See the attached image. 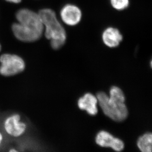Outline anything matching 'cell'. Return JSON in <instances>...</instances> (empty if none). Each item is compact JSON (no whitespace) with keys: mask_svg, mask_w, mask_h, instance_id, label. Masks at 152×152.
<instances>
[{"mask_svg":"<svg viewBox=\"0 0 152 152\" xmlns=\"http://www.w3.org/2000/svg\"><path fill=\"white\" fill-rule=\"evenodd\" d=\"M16 17L19 23L25 27L42 35L44 26L39 13L28 9H21L17 12Z\"/></svg>","mask_w":152,"mask_h":152,"instance_id":"cell-4","label":"cell"},{"mask_svg":"<svg viewBox=\"0 0 152 152\" xmlns=\"http://www.w3.org/2000/svg\"><path fill=\"white\" fill-rule=\"evenodd\" d=\"M4 139V137H3V134L1 133V131L0 130V145H1Z\"/></svg>","mask_w":152,"mask_h":152,"instance_id":"cell-14","label":"cell"},{"mask_svg":"<svg viewBox=\"0 0 152 152\" xmlns=\"http://www.w3.org/2000/svg\"><path fill=\"white\" fill-rule=\"evenodd\" d=\"M1 44H0V51H1Z\"/></svg>","mask_w":152,"mask_h":152,"instance_id":"cell-16","label":"cell"},{"mask_svg":"<svg viewBox=\"0 0 152 152\" xmlns=\"http://www.w3.org/2000/svg\"><path fill=\"white\" fill-rule=\"evenodd\" d=\"M4 128L8 135L13 137H19L26 132L27 126L25 122L22 121L20 115L14 114L4 120Z\"/></svg>","mask_w":152,"mask_h":152,"instance_id":"cell-5","label":"cell"},{"mask_svg":"<svg viewBox=\"0 0 152 152\" xmlns=\"http://www.w3.org/2000/svg\"><path fill=\"white\" fill-rule=\"evenodd\" d=\"M44 26V32L46 39L50 40L52 48L58 50L65 45L66 34L65 28L58 20L54 10L44 9L39 12Z\"/></svg>","mask_w":152,"mask_h":152,"instance_id":"cell-2","label":"cell"},{"mask_svg":"<svg viewBox=\"0 0 152 152\" xmlns=\"http://www.w3.org/2000/svg\"><path fill=\"white\" fill-rule=\"evenodd\" d=\"M61 18L65 24L75 26L78 24L82 19L80 9L75 4H67L62 7L60 11Z\"/></svg>","mask_w":152,"mask_h":152,"instance_id":"cell-6","label":"cell"},{"mask_svg":"<svg viewBox=\"0 0 152 152\" xmlns=\"http://www.w3.org/2000/svg\"><path fill=\"white\" fill-rule=\"evenodd\" d=\"M0 74L9 77L23 72L26 65L22 58L18 55L4 54L0 56Z\"/></svg>","mask_w":152,"mask_h":152,"instance_id":"cell-3","label":"cell"},{"mask_svg":"<svg viewBox=\"0 0 152 152\" xmlns=\"http://www.w3.org/2000/svg\"><path fill=\"white\" fill-rule=\"evenodd\" d=\"M111 5L117 10H125L129 6V0H110Z\"/></svg>","mask_w":152,"mask_h":152,"instance_id":"cell-12","label":"cell"},{"mask_svg":"<svg viewBox=\"0 0 152 152\" xmlns=\"http://www.w3.org/2000/svg\"><path fill=\"white\" fill-rule=\"evenodd\" d=\"M123 39V37L120 31L112 27L107 28L102 34L103 43L109 48H116L119 46Z\"/></svg>","mask_w":152,"mask_h":152,"instance_id":"cell-9","label":"cell"},{"mask_svg":"<svg viewBox=\"0 0 152 152\" xmlns=\"http://www.w3.org/2000/svg\"><path fill=\"white\" fill-rule=\"evenodd\" d=\"M96 142L102 147H110L116 151H121L124 148V143L121 139L115 138L106 131L99 132L96 137Z\"/></svg>","mask_w":152,"mask_h":152,"instance_id":"cell-7","label":"cell"},{"mask_svg":"<svg viewBox=\"0 0 152 152\" xmlns=\"http://www.w3.org/2000/svg\"><path fill=\"white\" fill-rule=\"evenodd\" d=\"M139 150L143 152H151L152 148V135L151 132H147L140 136L137 142Z\"/></svg>","mask_w":152,"mask_h":152,"instance_id":"cell-11","label":"cell"},{"mask_svg":"<svg viewBox=\"0 0 152 152\" xmlns=\"http://www.w3.org/2000/svg\"><path fill=\"white\" fill-rule=\"evenodd\" d=\"M9 152H17V150H16V149H15L14 148H12V149H11L10 150Z\"/></svg>","mask_w":152,"mask_h":152,"instance_id":"cell-15","label":"cell"},{"mask_svg":"<svg viewBox=\"0 0 152 152\" xmlns=\"http://www.w3.org/2000/svg\"><path fill=\"white\" fill-rule=\"evenodd\" d=\"M96 98L103 113L109 118L117 122H122L127 118L125 96L120 88L113 86L110 90L109 96L104 92H99Z\"/></svg>","mask_w":152,"mask_h":152,"instance_id":"cell-1","label":"cell"},{"mask_svg":"<svg viewBox=\"0 0 152 152\" xmlns=\"http://www.w3.org/2000/svg\"><path fill=\"white\" fill-rule=\"evenodd\" d=\"M12 30L15 37L18 40L25 42H32L39 40L42 35L24 27L19 23L12 26Z\"/></svg>","mask_w":152,"mask_h":152,"instance_id":"cell-8","label":"cell"},{"mask_svg":"<svg viewBox=\"0 0 152 152\" xmlns=\"http://www.w3.org/2000/svg\"><path fill=\"white\" fill-rule=\"evenodd\" d=\"M96 96L91 93H87L81 97L78 101V106L81 110H86L90 115H95L98 113Z\"/></svg>","mask_w":152,"mask_h":152,"instance_id":"cell-10","label":"cell"},{"mask_svg":"<svg viewBox=\"0 0 152 152\" xmlns=\"http://www.w3.org/2000/svg\"><path fill=\"white\" fill-rule=\"evenodd\" d=\"M7 1L10 2V3H15V4H18L22 0H6Z\"/></svg>","mask_w":152,"mask_h":152,"instance_id":"cell-13","label":"cell"}]
</instances>
